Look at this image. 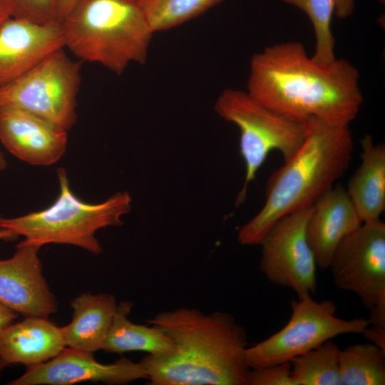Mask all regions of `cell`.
I'll return each mask as SVG.
<instances>
[{
  "mask_svg": "<svg viewBox=\"0 0 385 385\" xmlns=\"http://www.w3.org/2000/svg\"><path fill=\"white\" fill-rule=\"evenodd\" d=\"M359 72L349 61L322 64L299 41L265 47L250 60L248 93L265 106L300 123L319 119L347 126L363 103Z\"/></svg>",
  "mask_w": 385,
  "mask_h": 385,
  "instance_id": "6da1fadb",
  "label": "cell"
},
{
  "mask_svg": "<svg viewBox=\"0 0 385 385\" xmlns=\"http://www.w3.org/2000/svg\"><path fill=\"white\" fill-rule=\"evenodd\" d=\"M149 325L175 344L166 356L148 354L140 361L151 385H247L245 329L230 314H205L180 307L158 313Z\"/></svg>",
  "mask_w": 385,
  "mask_h": 385,
  "instance_id": "7a4b0ae2",
  "label": "cell"
},
{
  "mask_svg": "<svg viewBox=\"0 0 385 385\" xmlns=\"http://www.w3.org/2000/svg\"><path fill=\"white\" fill-rule=\"evenodd\" d=\"M307 133L299 149L270 176L261 210L239 230L243 245H258L282 217L312 206L348 170L354 149L347 126L317 119L306 122Z\"/></svg>",
  "mask_w": 385,
  "mask_h": 385,
  "instance_id": "3957f363",
  "label": "cell"
},
{
  "mask_svg": "<svg viewBox=\"0 0 385 385\" xmlns=\"http://www.w3.org/2000/svg\"><path fill=\"white\" fill-rule=\"evenodd\" d=\"M65 48L81 62L116 75L145 64L154 34L139 4L130 0H80L60 22Z\"/></svg>",
  "mask_w": 385,
  "mask_h": 385,
  "instance_id": "277c9868",
  "label": "cell"
},
{
  "mask_svg": "<svg viewBox=\"0 0 385 385\" xmlns=\"http://www.w3.org/2000/svg\"><path fill=\"white\" fill-rule=\"evenodd\" d=\"M59 192L47 207L14 217L0 215V228L9 230L21 242L41 247L47 244L70 245L99 255L103 247L96 237L98 230L119 227L132 207L128 192H118L103 202H86L70 187L67 171L56 170Z\"/></svg>",
  "mask_w": 385,
  "mask_h": 385,
  "instance_id": "5b68a950",
  "label": "cell"
},
{
  "mask_svg": "<svg viewBox=\"0 0 385 385\" xmlns=\"http://www.w3.org/2000/svg\"><path fill=\"white\" fill-rule=\"evenodd\" d=\"M214 107L220 118L235 124L240 132L245 178L235 202L238 206L244 202L248 185L272 150H278L285 161L299 149L307 136V123L289 119L265 106L247 91L225 88Z\"/></svg>",
  "mask_w": 385,
  "mask_h": 385,
  "instance_id": "8992f818",
  "label": "cell"
},
{
  "mask_svg": "<svg viewBox=\"0 0 385 385\" xmlns=\"http://www.w3.org/2000/svg\"><path fill=\"white\" fill-rule=\"evenodd\" d=\"M58 49L0 88V108L24 111L67 131L77 121L81 61Z\"/></svg>",
  "mask_w": 385,
  "mask_h": 385,
  "instance_id": "52a82bcc",
  "label": "cell"
},
{
  "mask_svg": "<svg viewBox=\"0 0 385 385\" xmlns=\"http://www.w3.org/2000/svg\"><path fill=\"white\" fill-rule=\"evenodd\" d=\"M290 307V318L283 328L247 348L246 359L251 369L290 362L339 335L362 334L369 325L365 318L337 317L332 300L318 302L312 295L292 300Z\"/></svg>",
  "mask_w": 385,
  "mask_h": 385,
  "instance_id": "ba28073f",
  "label": "cell"
},
{
  "mask_svg": "<svg viewBox=\"0 0 385 385\" xmlns=\"http://www.w3.org/2000/svg\"><path fill=\"white\" fill-rule=\"evenodd\" d=\"M329 268L335 285L369 310V324L385 328V223L362 222L339 244Z\"/></svg>",
  "mask_w": 385,
  "mask_h": 385,
  "instance_id": "9c48e42d",
  "label": "cell"
},
{
  "mask_svg": "<svg viewBox=\"0 0 385 385\" xmlns=\"http://www.w3.org/2000/svg\"><path fill=\"white\" fill-rule=\"evenodd\" d=\"M312 206L279 218L267 231L260 270L272 283L291 289L298 297L317 290V262L307 237Z\"/></svg>",
  "mask_w": 385,
  "mask_h": 385,
  "instance_id": "30bf717a",
  "label": "cell"
},
{
  "mask_svg": "<svg viewBox=\"0 0 385 385\" xmlns=\"http://www.w3.org/2000/svg\"><path fill=\"white\" fill-rule=\"evenodd\" d=\"M148 379L143 365L122 357L111 364L98 362L93 353L66 346L51 359L32 366L9 385H69L83 381L124 384Z\"/></svg>",
  "mask_w": 385,
  "mask_h": 385,
  "instance_id": "8fae6325",
  "label": "cell"
},
{
  "mask_svg": "<svg viewBox=\"0 0 385 385\" xmlns=\"http://www.w3.org/2000/svg\"><path fill=\"white\" fill-rule=\"evenodd\" d=\"M40 248L20 242L11 257L0 260V303L24 317L48 318L58 310L43 274Z\"/></svg>",
  "mask_w": 385,
  "mask_h": 385,
  "instance_id": "7c38bea8",
  "label": "cell"
},
{
  "mask_svg": "<svg viewBox=\"0 0 385 385\" xmlns=\"http://www.w3.org/2000/svg\"><path fill=\"white\" fill-rule=\"evenodd\" d=\"M65 48L61 24H36L11 17L0 27V88Z\"/></svg>",
  "mask_w": 385,
  "mask_h": 385,
  "instance_id": "4fadbf2b",
  "label": "cell"
},
{
  "mask_svg": "<svg viewBox=\"0 0 385 385\" xmlns=\"http://www.w3.org/2000/svg\"><path fill=\"white\" fill-rule=\"evenodd\" d=\"M68 131L33 114L0 108V142L19 160L31 165L58 162L68 145Z\"/></svg>",
  "mask_w": 385,
  "mask_h": 385,
  "instance_id": "5bb4252c",
  "label": "cell"
},
{
  "mask_svg": "<svg viewBox=\"0 0 385 385\" xmlns=\"http://www.w3.org/2000/svg\"><path fill=\"white\" fill-rule=\"evenodd\" d=\"M362 224L346 188L334 185L313 205L307 223V237L317 265L329 267L342 240Z\"/></svg>",
  "mask_w": 385,
  "mask_h": 385,
  "instance_id": "9a60e30c",
  "label": "cell"
},
{
  "mask_svg": "<svg viewBox=\"0 0 385 385\" xmlns=\"http://www.w3.org/2000/svg\"><path fill=\"white\" fill-rule=\"evenodd\" d=\"M66 347L62 329L48 318L25 317L0 331V358L6 366L44 363Z\"/></svg>",
  "mask_w": 385,
  "mask_h": 385,
  "instance_id": "2e32d148",
  "label": "cell"
},
{
  "mask_svg": "<svg viewBox=\"0 0 385 385\" xmlns=\"http://www.w3.org/2000/svg\"><path fill=\"white\" fill-rule=\"evenodd\" d=\"M72 321L62 327L65 346L90 352L102 349L118 309L111 294L83 292L71 302Z\"/></svg>",
  "mask_w": 385,
  "mask_h": 385,
  "instance_id": "e0dca14e",
  "label": "cell"
},
{
  "mask_svg": "<svg viewBox=\"0 0 385 385\" xmlns=\"http://www.w3.org/2000/svg\"><path fill=\"white\" fill-rule=\"evenodd\" d=\"M361 162L346 188L362 222L380 219L385 210V145L371 135L361 139Z\"/></svg>",
  "mask_w": 385,
  "mask_h": 385,
  "instance_id": "ac0fdd59",
  "label": "cell"
},
{
  "mask_svg": "<svg viewBox=\"0 0 385 385\" xmlns=\"http://www.w3.org/2000/svg\"><path fill=\"white\" fill-rule=\"evenodd\" d=\"M133 303L124 302L118 309L102 349L122 354L142 351L153 356H166L175 350L173 339L159 328L133 323L128 319Z\"/></svg>",
  "mask_w": 385,
  "mask_h": 385,
  "instance_id": "d6986e66",
  "label": "cell"
},
{
  "mask_svg": "<svg viewBox=\"0 0 385 385\" xmlns=\"http://www.w3.org/2000/svg\"><path fill=\"white\" fill-rule=\"evenodd\" d=\"M339 366L342 385L385 384V351L371 342L341 349Z\"/></svg>",
  "mask_w": 385,
  "mask_h": 385,
  "instance_id": "ffe728a7",
  "label": "cell"
},
{
  "mask_svg": "<svg viewBox=\"0 0 385 385\" xmlns=\"http://www.w3.org/2000/svg\"><path fill=\"white\" fill-rule=\"evenodd\" d=\"M341 349L331 339L293 359L292 378L295 385H342L339 366Z\"/></svg>",
  "mask_w": 385,
  "mask_h": 385,
  "instance_id": "44dd1931",
  "label": "cell"
},
{
  "mask_svg": "<svg viewBox=\"0 0 385 385\" xmlns=\"http://www.w3.org/2000/svg\"><path fill=\"white\" fill-rule=\"evenodd\" d=\"M223 0H140L153 32L168 30L205 13Z\"/></svg>",
  "mask_w": 385,
  "mask_h": 385,
  "instance_id": "7402d4cb",
  "label": "cell"
},
{
  "mask_svg": "<svg viewBox=\"0 0 385 385\" xmlns=\"http://www.w3.org/2000/svg\"><path fill=\"white\" fill-rule=\"evenodd\" d=\"M303 11L309 17L314 33L316 43L313 60L327 64L333 61L334 38L332 21L334 14V0H282Z\"/></svg>",
  "mask_w": 385,
  "mask_h": 385,
  "instance_id": "603a6c76",
  "label": "cell"
},
{
  "mask_svg": "<svg viewBox=\"0 0 385 385\" xmlns=\"http://www.w3.org/2000/svg\"><path fill=\"white\" fill-rule=\"evenodd\" d=\"M8 1L13 18L41 24L58 21V0H8Z\"/></svg>",
  "mask_w": 385,
  "mask_h": 385,
  "instance_id": "cb8c5ba5",
  "label": "cell"
},
{
  "mask_svg": "<svg viewBox=\"0 0 385 385\" xmlns=\"http://www.w3.org/2000/svg\"><path fill=\"white\" fill-rule=\"evenodd\" d=\"M291 370L289 361L252 368L248 374L247 385H295Z\"/></svg>",
  "mask_w": 385,
  "mask_h": 385,
  "instance_id": "d4e9b609",
  "label": "cell"
},
{
  "mask_svg": "<svg viewBox=\"0 0 385 385\" xmlns=\"http://www.w3.org/2000/svg\"><path fill=\"white\" fill-rule=\"evenodd\" d=\"M362 334L371 343L385 351V328L369 324Z\"/></svg>",
  "mask_w": 385,
  "mask_h": 385,
  "instance_id": "484cf974",
  "label": "cell"
},
{
  "mask_svg": "<svg viewBox=\"0 0 385 385\" xmlns=\"http://www.w3.org/2000/svg\"><path fill=\"white\" fill-rule=\"evenodd\" d=\"M354 0H334V14L339 19L351 16L354 10Z\"/></svg>",
  "mask_w": 385,
  "mask_h": 385,
  "instance_id": "4316f807",
  "label": "cell"
},
{
  "mask_svg": "<svg viewBox=\"0 0 385 385\" xmlns=\"http://www.w3.org/2000/svg\"><path fill=\"white\" fill-rule=\"evenodd\" d=\"M19 314L0 303V331L13 323Z\"/></svg>",
  "mask_w": 385,
  "mask_h": 385,
  "instance_id": "83f0119b",
  "label": "cell"
},
{
  "mask_svg": "<svg viewBox=\"0 0 385 385\" xmlns=\"http://www.w3.org/2000/svg\"><path fill=\"white\" fill-rule=\"evenodd\" d=\"M80 0H58L57 20L61 22Z\"/></svg>",
  "mask_w": 385,
  "mask_h": 385,
  "instance_id": "f1b7e54d",
  "label": "cell"
},
{
  "mask_svg": "<svg viewBox=\"0 0 385 385\" xmlns=\"http://www.w3.org/2000/svg\"><path fill=\"white\" fill-rule=\"evenodd\" d=\"M11 17V8L8 0H0V27Z\"/></svg>",
  "mask_w": 385,
  "mask_h": 385,
  "instance_id": "f546056e",
  "label": "cell"
},
{
  "mask_svg": "<svg viewBox=\"0 0 385 385\" xmlns=\"http://www.w3.org/2000/svg\"><path fill=\"white\" fill-rule=\"evenodd\" d=\"M18 237L12 232L9 230L0 228V240L11 241Z\"/></svg>",
  "mask_w": 385,
  "mask_h": 385,
  "instance_id": "4dcf8cb0",
  "label": "cell"
},
{
  "mask_svg": "<svg viewBox=\"0 0 385 385\" xmlns=\"http://www.w3.org/2000/svg\"><path fill=\"white\" fill-rule=\"evenodd\" d=\"M7 161L3 152L0 149V173L6 170Z\"/></svg>",
  "mask_w": 385,
  "mask_h": 385,
  "instance_id": "1f68e13d",
  "label": "cell"
},
{
  "mask_svg": "<svg viewBox=\"0 0 385 385\" xmlns=\"http://www.w3.org/2000/svg\"><path fill=\"white\" fill-rule=\"evenodd\" d=\"M5 367H6V365L4 364V363L2 361V360L0 358V379L1 376V371Z\"/></svg>",
  "mask_w": 385,
  "mask_h": 385,
  "instance_id": "d6a6232c",
  "label": "cell"
},
{
  "mask_svg": "<svg viewBox=\"0 0 385 385\" xmlns=\"http://www.w3.org/2000/svg\"><path fill=\"white\" fill-rule=\"evenodd\" d=\"M381 4H384L385 0H379Z\"/></svg>",
  "mask_w": 385,
  "mask_h": 385,
  "instance_id": "836d02e7",
  "label": "cell"
},
{
  "mask_svg": "<svg viewBox=\"0 0 385 385\" xmlns=\"http://www.w3.org/2000/svg\"><path fill=\"white\" fill-rule=\"evenodd\" d=\"M130 1H135V2H139L140 0H130Z\"/></svg>",
  "mask_w": 385,
  "mask_h": 385,
  "instance_id": "e575fe53",
  "label": "cell"
}]
</instances>
